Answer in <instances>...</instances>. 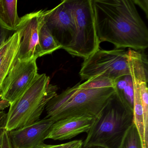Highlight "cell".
Here are the masks:
<instances>
[{
  "label": "cell",
  "mask_w": 148,
  "mask_h": 148,
  "mask_svg": "<svg viewBox=\"0 0 148 148\" xmlns=\"http://www.w3.org/2000/svg\"><path fill=\"white\" fill-rule=\"evenodd\" d=\"M115 82L109 78L97 76L91 78L84 83L80 84L79 87L81 89L113 87L115 88Z\"/></svg>",
  "instance_id": "17"
},
{
  "label": "cell",
  "mask_w": 148,
  "mask_h": 148,
  "mask_svg": "<svg viewBox=\"0 0 148 148\" xmlns=\"http://www.w3.org/2000/svg\"><path fill=\"white\" fill-rule=\"evenodd\" d=\"M115 84V92L123 103L133 110L134 90L131 75L119 78Z\"/></svg>",
  "instance_id": "14"
},
{
  "label": "cell",
  "mask_w": 148,
  "mask_h": 148,
  "mask_svg": "<svg viewBox=\"0 0 148 148\" xmlns=\"http://www.w3.org/2000/svg\"><path fill=\"white\" fill-rule=\"evenodd\" d=\"M77 25L75 43L71 55L85 59L99 49L92 0L70 1Z\"/></svg>",
  "instance_id": "6"
},
{
  "label": "cell",
  "mask_w": 148,
  "mask_h": 148,
  "mask_svg": "<svg viewBox=\"0 0 148 148\" xmlns=\"http://www.w3.org/2000/svg\"><path fill=\"white\" fill-rule=\"evenodd\" d=\"M135 5H138L145 12L146 17L148 18V0H133Z\"/></svg>",
  "instance_id": "21"
},
{
  "label": "cell",
  "mask_w": 148,
  "mask_h": 148,
  "mask_svg": "<svg viewBox=\"0 0 148 148\" xmlns=\"http://www.w3.org/2000/svg\"><path fill=\"white\" fill-rule=\"evenodd\" d=\"M10 103L9 102L4 99L0 100V112L4 111L5 109L9 107Z\"/></svg>",
  "instance_id": "23"
},
{
  "label": "cell",
  "mask_w": 148,
  "mask_h": 148,
  "mask_svg": "<svg viewBox=\"0 0 148 148\" xmlns=\"http://www.w3.org/2000/svg\"><path fill=\"white\" fill-rule=\"evenodd\" d=\"M57 86L50 84L45 73H38L28 89L10 104L5 129L8 132L25 127L40 120L49 101L57 95Z\"/></svg>",
  "instance_id": "4"
},
{
  "label": "cell",
  "mask_w": 148,
  "mask_h": 148,
  "mask_svg": "<svg viewBox=\"0 0 148 148\" xmlns=\"http://www.w3.org/2000/svg\"><path fill=\"white\" fill-rule=\"evenodd\" d=\"M83 143L84 141L81 139H79L54 145L44 143L36 148H83Z\"/></svg>",
  "instance_id": "18"
},
{
  "label": "cell",
  "mask_w": 148,
  "mask_h": 148,
  "mask_svg": "<svg viewBox=\"0 0 148 148\" xmlns=\"http://www.w3.org/2000/svg\"><path fill=\"white\" fill-rule=\"evenodd\" d=\"M14 32V31L7 26L0 19V46Z\"/></svg>",
  "instance_id": "19"
},
{
  "label": "cell",
  "mask_w": 148,
  "mask_h": 148,
  "mask_svg": "<svg viewBox=\"0 0 148 148\" xmlns=\"http://www.w3.org/2000/svg\"><path fill=\"white\" fill-rule=\"evenodd\" d=\"M7 113L4 111L0 112V130L5 129L6 124Z\"/></svg>",
  "instance_id": "22"
},
{
  "label": "cell",
  "mask_w": 148,
  "mask_h": 148,
  "mask_svg": "<svg viewBox=\"0 0 148 148\" xmlns=\"http://www.w3.org/2000/svg\"><path fill=\"white\" fill-rule=\"evenodd\" d=\"M36 60L21 62L17 59L2 83L1 99L11 104L28 89L38 74Z\"/></svg>",
  "instance_id": "9"
},
{
  "label": "cell",
  "mask_w": 148,
  "mask_h": 148,
  "mask_svg": "<svg viewBox=\"0 0 148 148\" xmlns=\"http://www.w3.org/2000/svg\"><path fill=\"white\" fill-rule=\"evenodd\" d=\"M5 129H2L0 130V144L1 143V138H2V135H3V132Z\"/></svg>",
  "instance_id": "24"
},
{
  "label": "cell",
  "mask_w": 148,
  "mask_h": 148,
  "mask_svg": "<svg viewBox=\"0 0 148 148\" xmlns=\"http://www.w3.org/2000/svg\"><path fill=\"white\" fill-rule=\"evenodd\" d=\"M1 100V99L0 98V100Z\"/></svg>",
  "instance_id": "26"
},
{
  "label": "cell",
  "mask_w": 148,
  "mask_h": 148,
  "mask_svg": "<svg viewBox=\"0 0 148 148\" xmlns=\"http://www.w3.org/2000/svg\"><path fill=\"white\" fill-rule=\"evenodd\" d=\"M95 117L86 115L68 117L53 123L46 139L54 140L71 139L81 133L89 132Z\"/></svg>",
  "instance_id": "11"
},
{
  "label": "cell",
  "mask_w": 148,
  "mask_h": 148,
  "mask_svg": "<svg viewBox=\"0 0 148 148\" xmlns=\"http://www.w3.org/2000/svg\"><path fill=\"white\" fill-rule=\"evenodd\" d=\"M17 5V0H0V19L14 32L21 21V18L18 15Z\"/></svg>",
  "instance_id": "13"
},
{
  "label": "cell",
  "mask_w": 148,
  "mask_h": 148,
  "mask_svg": "<svg viewBox=\"0 0 148 148\" xmlns=\"http://www.w3.org/2000/svg\"><path fill=\"white\" fill-rule=\"evenodd\" d=\"M54 122L45 118L30 125L8 132L13 148H36L42 145Z\"/></svg>",
  "instance_id": "10"
},
{
  "label": "cell",
  "mask_w": 148,
  "mask_h": 148,
  "mask_svg": "<svg viewBox=\"0 0 148 148\" xmlns=\"http://www.w3.org/2000/svg\"><path fill=\"white\" fill-rule=\"evenodd\" d=\"M119 148H143L139 134L134 123L126 132Z\"/></svg>",
  "instance_id": "16"
},
{
  "label": "cell",
  "mask_w": 148,
  "mask_h": 148,
  "mask_svg": "<svg viewBox=\"0 0 148 148\" xmlns=\"http://www.w3.org/2000/svg\"><path fill=\"white\" fill-rule=\"evenodd\" d=\"M80 84L69 87L52 98L45 107L46 118L56 122L78 115L96 118L115 92L113 87L81 89Z\"/></svg>",
  "instance_id": "3"
},
{
  "label": "cell",
  "mask_w": 148,
  "mask_h": 148,
  "mask_svg": "<svg viewBox=\"0 0 148 148\" xmlns=\"http://www.w3.org/2000/svg\"><path fill=\"white\" fill-rule=\"evenodd\" d=\"M44 21L61 49L71 54L75 43L77 25L69 0L62 1L53 9L45 11Z\"/></svg>",
  "instance_id": "7"
},
{
  "label": "cell",
  "mask_w": 148,
  "mask_h": 148,
  "mask_svg": "<svg viewBox=\"0 0 148 148\" xmlns=\"http://www.w3.org/2000/svg\"><path fill=\"white\" fill-rule=\"evenodd\" d=\"M100 43L137 51L148 47V30L133 0H92Z\"/></svg>",
  "instance_id": "1"
},
{
  "label": "cell",
  "mask_w": 148,
  "mask_h": 148,
  "mask_svg": "<svg viewBox=\"0 0 148 148\" xmlns=\"http://www.w3.org/2000/svg\"><path fill=\"white\" fill-rule=\"evenodd\" d=\"M39 45L41 57L51 54L56 50L61 49L53 38L45 22L40 32Z\"/></svg>",
  "instance_id": "15"
},
{
  "label": "cell",
  "mask_w": 148,
  "mask_h": 148,
  "mask_svg": "<svg viewBox=\"0 0 148 148\" xmlns=\"http://www.w3.org/2000/svg\"><path fill=\"white\" fill-rule=\"evenodd\" d=\"M20 41L19 34L15 32L0 46V90L4 79L18 59Z\"/></svg>",
  "instance_id": "12"
},
{
  "label": "cell",
  "mask_w": 148,
  "mask_h": 148,
  "mask_svg": "<svg viewBox=\"0 0 148 148\" xmlns=\"http://www.w3.org/2000/svg\"><path fill=\"white\" fill-rule=\"evenodd\" d=\"M133 123V110L115 92L95 118L84 141L83 148L92 146L119 148Z\"/></svg>",
  "instance_id": "2"
},
{
  "label": "cell",
  "mask_w": 148,
  "mask_h": 148,
  "mask_svg": "<svg viewBox=\"0 0 148 148\" xmlns=\"http://www.w3.org/2000/svg\"><path fill=\"white\" fill-rule=\"evenodd\" d=\"M79 75L82 80L101 76L114 82L122 76L131 75L128 52L117 48L98 49L84 59Z\"/></svg>",
  "instance_id": "5"
},
{
  "label": "cell",
  "mask_w": 148,
  "mask_h": 148,
  "mask_svg": "<svg viewBox=\"0 0 148 148\" xmlns=\"http://www.w3.org/2000/svg\"><path fill=\"white\" fill-rule=\"evenodd\" d=\"M45 11L27 14L21 18L16 30L19 34L18 59L21 62L37 59L41 57L39 45L40 32L44 24Z\"/></svg>",
  "instance_id": "8"
},
{
  "label": "cell",
  "mask_w": 148,
  "mask_h": 148,
  "mask_svg": "<svg viewBox=\"0 0 148 148\" xmlns=\"http://www.w3.org/2000/svg\"><path fill=\"white\" fill-rule=\"evenodd\" d=\"M103 148V147H100V146H89V147H86V148Z\"/></svg>",
  "instance_id": "25"
},
{
  "label": "cell",
  "mask_w": 148,
  "mask_h": 148,
  "mask_svg": "<svg viewBox=\"0 0 148 148\" xmlns=\"http://www.w3.org/2000/svg\"><path fill=\"white\" fill-rule=\"evenodd\" d=\"M0 148H13L8 136V132L5 129L3 132Z\"/></svg>",
  "instance_id": "20"
}]
</instances>
